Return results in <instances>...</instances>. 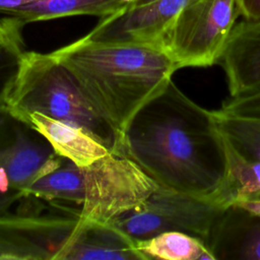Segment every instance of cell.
<instances>
[{"mask_svg":"<svg viewBox=\"0 0 260 260\" xmlns=\"http://www.w3.org/2000/svg\"><path fill=\"white\" fill-rule=\"evenodd\" d=\"M134 0H37L4 13L20 21L50 20L66 16L90 15L100 19L111 16L132 4Z\"/></svg>","mask_w":260,"mask_h":260,"instance_id":"obj_14","label":"cell"},{"mask_svg":"<svg viewBox=\"0 0 260 260\" xmlns=\"http://www.w3.org/2000/svg\"><path fill=\"white\" fill-rule=\"evenodd\" d=\"M225 207L162 187L142 204L119 215L111 224L134 243L165 232L178 231L206 245Z\"/></svg>","mask_w":260,"mask_h":260,"instance_id":"obj_6","label":"cell"},{"mask_svg":"<svg viewBox=\"0 0 260 260\" xmlns=\"http://www.w3.org/2000/svg\"><path fill=\"white\" fill-rule=\"evenodd\" d=\"M24 194L47 199H64L77 203L82 201L81 167L70 161L35 182Z\"/></svg>","mask_w":260,"mask_h":260,"instance_id":"obj_18","label":"cell"},{"mask_svg":"<svg viewBox=\"0 0 260 260\" xmlns=\"http://www.w3.org/2000/svg\"><path fill=\"white\" fill-rule=\"evenodd\" d=\"M221 111L236 116L260 118V91L245 96H230L222 103Z\"/></svg>","mask_w":260,"mask_h":260,"instance_id":"obj_19","label":"cell"},{"mask_svg":"<svg viewBox=\"0 0 260 260\" xmlns=\"http://www.w3.org/2000/svg\"><path fill=\"white\" fill-rule=\"evenodd\" d=\"M231 206H235L240 209H243L251 215L260 216V198L237 200Z\"/></svg>","mask_w":260,"mask_h":260,"instance_id":"obj_21","label":"cell"},{"mask_svg":"<svg viewBox=\"0 0 260 260\" xmlns=\"http://www.w3.org/2000/svg\"><path fill=\"white\" fill-rule=\"evenodd\" d=\"M237 4L244 20H260V0H237Z\"/></svg>","mask_w":260,"mask_h":260,"instance_id":"obj_20","label":"cell"},{"mask_svg":"<svg viewBox=\"0 0 260 260\" xmlns=\"http://www.w3.org/2000/svg\"><path fill=\"white\" fill-rule=\"evenodd\" d=\"M51 53L71 73L95 112L121 134L179 69L162 47L151 44L82 37Z\"/></svg>","mask_w":260,"mask_h":260,"instance_id":"obj_2","label":"cell"},{"mask_svg":"<svg viewBox=\"0 0 260 260\" xmlns=\"http://www.w3.org/2000/svg\"><path fill=\"white\" fill-rule=\"evenodd\" d=\"M240 15L237 0H195L175 18L161 47L178 68L219 62Z\"/></svg>","mask_w":260,"mask_h":260,"instance_id":"obj_5","label":"cell"},{"mask_svg":"<svg viewBox=\"0 0 260 260\" xmlns=\"http://www.w3.org/2000/svg\"><path fill=\"white\" fill-rule=\"evenodd\" d=\"M83 222L109 224L144 203L158 185L122 151L109 152L81 167Z\"/></svg>","mask_w":260,"mask_h":260,"instance_id":"obj_4","label":"cell"},{"mask_svg":"<svg viewBox=\"0 0 260 260\" xmlns=\"http://www.w3.org/2000/svg\"><path fill=\"white\" fill-rule=\"evenodd\" d=\"M195 0H155L130 5L100 19L84 37L91 41L151 44L161 47L168 28L178 14Z\"/></svg>","mask_w":260,"mask_h":260,"instance_id":"obj_8","label":"cell"},{"mask_svg":"<svg viewBox=\"0 0 260 260\" xmlns=\"http://www.w3.org/2000/svg\"><path fill=\"white\" fill-rule=\"evenodd\" d=\"M152 1H155V0H134L131 5H142V4H146V3L152 2Z\"/></svg>","mask_w":260,"mask_h":260,"instance_id":"obj_23","label":"cell"},{"mask_svg":"<svg viewBox=\"0 0 260 260\" xmlns=\"http://www.w3.org/2000/svg\"><path fill=\"white\" fill-rule=\"evenodd\" d=\"M207 247L215 260H260V216L228 207L215 224Z\"/></svg>","mask_w":260,"mask_h":260,"instance_id":"obj_10","label":"cell"},{"mask_svg":"<svg viewBox=\"0 0 260 260\" xmlns=\"http://www.w3.org/2000/svg\"><path fill=\"white\" fill-rule=\"evenodd\" d=\"M9 179L5 172V170L0 166V192H6L7 188L9 186Z\"/></svg>","mask_w":260,"mask_h":260,"instance_id":"obj_22","label":"cell"},{"mask_svg":"<svg viewBox=\"0 0 260 260\" xmlns=\"http://www.w3.org/2000/svg\"><path fill=\"white\" fill-rule=\"evenodd\" d=\"M23 123L41 133L61 157L78 167H86L111 152L81 128L69 125L44 114L34 112L26 116Z\"/></svg>","mask_w":260,"mask_h":260,"instance_id":"obj_12","label":"cell"},{"mask_svg":"<svg viewBox=\"0 0 260 260\" xmlns=\"http://www.w3.org/2000/svg\"><path fill=\"white\" fill-rule=\"evenodd\" d=\"M56 155L55 151L18 132L14 142L0 153V166L10 186L24 194L35 182L60 167Z\"/></svg>","mask_w":260,"mask_h":260,"instance_id":"obj_13","label":"cell"},{"mask_svg":"<svg viewBox=\"0 0 260 260\" xmlns=\"http://www.w3.org/2000/svg\"><path fill=\"white\" fill-rule=\"evenodd\" d=\"M66 260H145L135 243L113 224L83 222L68 245Z\"/></svg>","mask_w":260,"mask_h":260,"instance_id":"obj_11","label":"cell"},{"mask_svg":"<svg viewBox=\"0 0 260 260\" xmlns=\"http://www.w3.org/2000/svg\"><path fill=\"white\" fill-rule=\"evenodd\" d=\"M79 225L60 218H0V259H62Z\"/></svg>","mask_w":260,"mask_h":260,"instance_id":"obj_7","label":"cell"},{"mask_svg":"<svg viewBox=\"0 0 260 260\" xmlns=\"http://www.w3.org/2000/svg\"><path fill=\"white\" fill-rule=\"evenodd\" d=\"M219 62L231 98L260 91V20L236 23Z\"/></svg>","mask_w":260,"mask_h":260,"instance_id":"obj_9","label":"cell"},{"mask_svg":"<svg viewBox=\"0 0 260 260\" xmlns=\"http://www.w3.org/2000/svg\"><path fill=\"white\" fill-rule=\"evenodd\" d=\"M135 246L145 260H215L201 239L178 231L135 242Z\"/></svg>","mask_w":260,"mask_h":260,"instance_id":"obj_15","label":"cell"},{"mask_svg":"<svg viewBox=\"0 0 260 260\" xmlns=\"http://www.w3.org/2000/svg\"><path fill=\"white\" fill-rule=\"evenodd\" d=\"M6 111L21 122L30 113L44 114L81 128L111 152L121 151L122 134L95 112L52 53L24 52Z\"/></svg>","mask_w":260,"mask_h":260,"instance_id":"obj_3","label":"cell"},{"mask_svg":"<svg viewBox=\"0 0 260 260\" xmlns=\"http://www.w3.org/2000/svg\"><path fill=\"white\" fill-rule=\"evenodd\" d=\"M0 22V112H7V102L17 79L25 52L21 39L23 24L8 15H4Z\"/></svg>","mask_w":260,"mask_h":260,"instance_id":"obj_16","label":"cell"},{"mask_svg":"<svg viewBox=\"0 0 260 260\" xmlns=\"http://www.w3.org/2000/svg\"><path fill=\"white\" fill-rule=\"evenodd\" d=\"M121 151L158 186L223 206L224 138L213 111L196 104L173 80L131 118L122 131Z\"/></svg>","mask_w":260,"mask_h":260,"instance_id":"obj_1","label":"cell"},{"mask_svg":"<svg viewBox=\"0 0 260 260\" xmlns=\"http://www.w3.org/2000/svg\"><path fill=\"white\" fill-rule=\"evenodd\" d=\"M226 147L243 159L260 165V118L213 111Z\"/></svg>","mask_w":260,"mask_h":260,"instance_id":"obj_17","label":"cell"}]
</instances>
